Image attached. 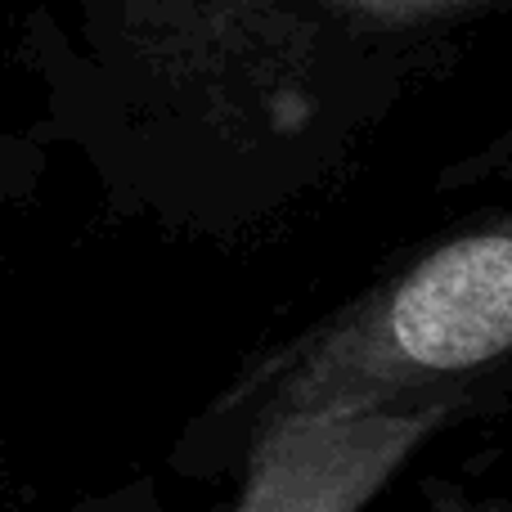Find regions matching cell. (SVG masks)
I'll list each match as a JSON object with an SVG mask.
<instances>
[{"instance_id":"cell-1","label":"cell","mask_w":512,"mask_h":512,"mask_svg":"<svg viewBox=\"0 0 512 512\" xmlns=\"http://www.w3.org/2000/svg\"><path fill=\"white\" fill-rule=\"evenodd\" d=\"M90 99L122 185L234 234L328 189L418 72L310 0H77Z\"/></svg>"},{"instance_id":"cell-2","label":"cell","mask_w":512,"mask_h":512,"mask_svg":"<svg viewBox=\"0 0 512 512\" xmlns=\"http://www.w3.org/2000/svg\"><path fill=\"white\" fill-rule=\"evenodd\" d=\"M324 409L445 414L454 427L512 409V203L265 346L189 427L176 463L221 477L265 427Z\"/></svg>"},{"instance_id":"cell-3","label":"cell","mask_w":512,"mask_h":512,"mask_svg":"<svg viewBox=\"0 0 512 512\" xmlns=\"http://www.w3.org/2000/svg\"><path fill=\"white\" fill-rule=\"evenodd\" d=\"M445 414H297L243 450L230 512H364L441 432Z\"/></svg>"},{"instance_id":"cell-4","label":"cell","mask_w":512,"mask_h":512,"mask_svg":"<svg viewBox=\"0 0 512 512\" xmlns=\"http://www.w3.org/2000/svg\"><path fill=\"white\" fill-rule=\"evenodd\" d=\"M324 23L351 41L409 63L414 72L441 63L445 41L481 18L512 9V0H310Z\"/></svg>"}]
</instances>
